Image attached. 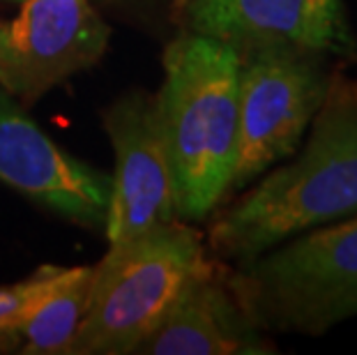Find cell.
<instances>
[{
  "mask_svg": "<svg viewBox=\"0 0 357 355\" xmlns=\"http://www.w3.org/2000/svg\"><path fill=\"white\" fill-rule=\"evenodd\" d=\"M93 284V266L65 268L63 277L44 293L19 326L26 355H67L83 323Z\"/></svg>",
  "mask_w": 357,
  "mask_h": 355,
  "instance_id": "8fae6325",
  "label": "cell"
},
{
  "mask_svg": "<svg viewBox=\"0 0 357 355\" xmlns=\"http://www.w3.org/2000/svg\"><path fill=\"white\" fill-rule=\"evenodd\" d=\"M240 56V137L231 190L288 160L328 97L332 72L318 51L265 44Z\"/></svg>",
  "mask_w": 357,
  "mask_h": 355,
  "instance_id": "5b68a950",
  "label": "cell"
},
{
  "mask_svg": "<svg viewBox=\"0 0 357 355\" xmlns=\"http://www.w3.org/2000/svg\"><path fill=\"white\" fill-rule=\"evenodd\" d=\"M0 183L88 229H104L111 178L53 141L0 88Z\"/></svg>",
  "mask_w": 357,
  "mask_h": 355,
  "instance_id": "ba28073f",
  "label": "cell"
},
{
  "mask_svg": "<svg viewBox=\"0 0 357 355\" xmlns=\"http://www.w3.org/2000/svg\"><path fill=\"white\" fill-rule=\"evenodd\" d=\"M187 28L245 51L288 44L334 58H357L346 0H189Z\"/></svg>",
  "mask_w": 357,
  "mask_h": 355,
  "instance_id": "9c48e42d",
  "label": "cell"
},
{
  "mask_svg": "<svg viewBox=\"0 0 357 355\" xmlns=\"http://www.w3.org/2000/svg\"><path fill=\"white\" fill-rule=\"evenodd\" d=\"M295 155V153H293ZM357 213V81L334 77L309 137L210 226V252L247 261L302 231Z\"/></svg>",
  "mask_w": 357,
  "mask_h": 355,
  "instance_id": "6da1fadb",
  "label": "cell"
},
{
  "mask_svg": "<svg viewBox=\"0 0 357 355\" xmlns=\"http://www.w3.org/2000/svg\"><path fill=\"white\" fill-rule=\"evenodd\" d=\"M104 130L116 153L104 233L116 245L176 219V187L157 95L120 97L104 111Z\"/></svg>",
  "mask_w": 357,
  "mask_h": 355,
  "instance_id": "52a82bcc",
  "label": "cell"
},
{
  "mask_svg": "<svg viewBox=\"0 0 357 355\" xmlns=\"http://www.w3.org/2000/svg\"><path fill=\"white\" fill-rule=\"evenodd\" d=\"M146 355H270L268 332L256 326L212 263L176 298L157 328L136 346Z\"/></svg>",
  "mask_w": 357,
  "mask_h": 355,
  "instance_id": "30bf717a",
  "label": "cell"
},
{
  "mask_svg": "<svg viewBox=\"0 0 357 355\" xmlns=\"http://www.w3.org/2000/svg\"><path fill=\"white\" fill-rule=\"evenodd\" d=\"M63 266H42L24 282L0 286V342L14 339L19 326L42 296L63 277Z\"/></svg>",
  "mask_w": 357,
  "mask_h": 355,
  "instance_id": "7c38bea8",
  "label": "cell"
},
{
  "mask_svg": "<svg viewBox=\"0 0 357 355\" xmlns=\"http://www.w3.org/2000/svg\"><path fill=\"white\" fill-rule=\"evenodd\" d=\"M17 3H21V0H17Z\"/></svg>",
  "mask_w": 357,
  "mask_h": 355,
  "instance_id": "5bb4252c",
  "label": "cell"
},
{
  "mask_svg": "<svg viewBox=\"0 0 357 355\" xmlns=\"http://www.w3.org/2000/svg\"><path fill=\"white\" fill-rule=\"evenodd\" d=\"M187 3H189V0H173V14H176V17H180V14L185 12Z\"/></svg>",
  "mask_w": 357,
  "mask_h": 355,
  "instance_id": "4fadbf2b",
  "label": "cell"
},
{
  "mask_svg": "<svg viewBox=\"0 0 357 355\" xmlns=\"http://www.w3.org/2000/svg\"><path fill=\"white\" fill-rule=\"evenodd\" d=\"M162 63L157 107L176 215L199 222L231 190L240 137V56L229 44L187 30L166 47Z\"/></svg>",
  "mask_w": 357,
  "mask_h": 355,
  "instance_id": "7a4b0ae2",
  "label": "cell"
},
{
  "mask_svg": "<svg viewBox=\"0 0 357 355\" xmlns=\"http://www.w3.org/2000/svg\"><path fill=\"white\" fill-rule=\"evenodd\" d=\"M231 289L263 332L321 337L357 316V213L240 261Z\"/></svg>",
  "mask_w": 357,
  "mask_h": 355,
  "instance_id": "3957f363",
  "label": "cell"
},
{
  "mask_svg": "<svg viewBox=\"0 0 357 355\" xmlns=\"http://www.w3.org/2000/svg\"><path fill=\"white\" fill-rule=\"evenodd\" d=\"M212 263L201 233L178 219L109 245L93 266L88 309L67 355L134 353L182 289Z\"/></svg>",
  "mask_w": 357,
  "mask_h": 355,
  "instance_id": "277c9868",
  "label": "cell"
},
{
  "mask_svg": "<svg viewBox=\"0 0 357 355\" xmlns=\"http://www.w3.org/2000/svg\"><path fill=\"white\" fill-rule=\"evenodd\" d=\"M111 28L88 0H21L0 21V88L33 104L51 88L100 63Z\"/></svg>",
  "mask_w": 357,
  "mask_h": 355,
  "instance_id": "8992f818",
  "label": "cell"
}]
</instances>
